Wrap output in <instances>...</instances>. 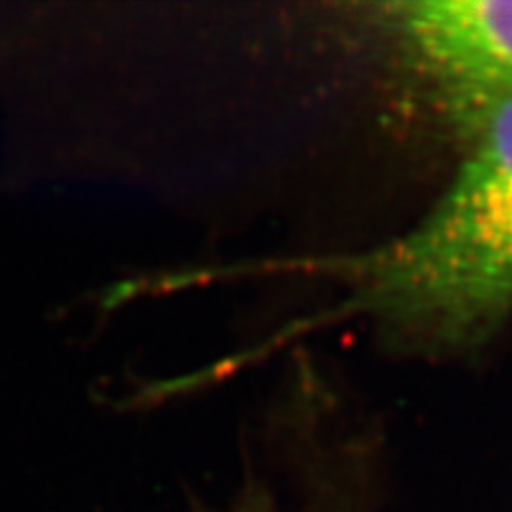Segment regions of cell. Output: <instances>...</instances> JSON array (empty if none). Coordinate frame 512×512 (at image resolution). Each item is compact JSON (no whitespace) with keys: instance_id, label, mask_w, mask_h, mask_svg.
Returning <instances> with one entry per match:
<instances>
[{"instance_id":"1","label":"cell","mask_w":512,"mask_h":512,"mask_svg":"<svg viewBox=\"0 0 512 512\" xmlns=\"http://www.w3.org/2000/svg\"><path fill=\"white\" fill-rule=\"evenodd\" d=\"M355 308L427 352L489 340L512 318V101L461 148L438 201L404 235L350 261Z\"/></svg>"},{"instance_id":"2","label":"cell","mask_w":512,"mask_h":512,"mask_svg":"<svg viewBox=\"0 0 512 512\" xmlns=\"http://www.w3.org/2000/svg\"><path fill=\"white\" fill-rule=\"evenodd\" d=\"M399 109L459 148L512 101V0H404L363 13Z\"/></svg>"},{"instance_id":"3","label":"cell","mask_w":512,"mask_h":512,"mask_svg":"<svg viewBox=\"0 0 512 512\" xmlns=\"http://www.w3.org/2000/svg\"><path fill=\"white\" fill-rule=\"evenodd\" d=\"M248 512H261V510H248Z\"/></svg>"}]
</instances>
